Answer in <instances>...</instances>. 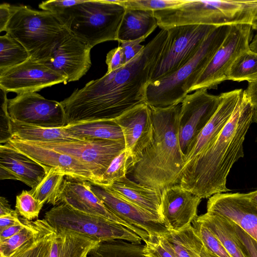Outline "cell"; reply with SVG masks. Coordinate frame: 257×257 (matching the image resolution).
<instances>
[{
  "label": "cell",
  "instance_id": "11",
  "mask_svg": "<svg viewBox=\"0 0 257 257\" xmlns=\"http://www.w3.org/2000/svg\"><path fill=\"white\" fill-rule=\"evenodd\" d=\"M7 111L11 119L28 124L47 128L67 125L61 102L47 99L37 92L17 94L8 99Z\"/></svg>",
  "mask_w": 257,
  "mask_h": 257
},
{
  "label": "cell",
  "instance_id": "30",
  "mask_svg": "<svg viewBox=\"0 0 257 257\" xmlns=\"http://www.w3.org/2000/svg\"><path fill=\"white\" fill-rule=\"evenodd\" d=\"M145 245L121 239L99 243L89 252L87 257H145Z\"/></svg>",
  "mask_w": 257,
  "mask_h": 257
},
{
  "label": "cell",
  "instance_id": "52",
  "mask_svg": "<svg viewBox=\"0 0 257 257\" xmlns=\"http://www.w3.org/2000/svg\"><path fill=\"white\" fill-rule=\"evenodd\" d=\"M251 26L252 29H253L256 31L257 34V14L255 15L252 21Z\"/></svg>",
  "mask_w": 257,
  "mask_h": 257
},
{
  "label": "cell",
  "instance_id": "9",
  "mask_svg": "<svg viewBox=\"0 0 257 257\" xmlns=\"http://www.w3.org/2000/svg\"><path fill=\"white\" fill-rule=\"evenodd\" d=\"M250 24L231 25L223 42L192 87L190 92L199 89L216 88L227 80L231 66L243 52L249 49L251 39Z\"/></svg>",
  "mask_w": 257,
  "mask_h": 257
},
{
  "label": "cell",
  "instance_id": "48",
  "mask_svg": "<svg viewBox=\"0 0 257 257\" xmlns=\"http://www.w3.org/2000/svg\"><path fill=\"white\" fill-rule=\"evenodd\" d=\"M16 210L11 208L10 204L8 200L4 197L0 198V216L5 215L12 214L16 212Z\"/></svg>",
  "mask_w": 257,
  "mask_h": 257
},
{
  "label": "cell",
  "instance_id": "32",
  "mask_svg": "<svg viewBox=\"0 0 257 257\" xmlns=\"http://www.w3.org/2000/svg\"><path fill=\"white\" fill-rule=\"evenodd\" d=\"M30 58L25 47L7 33L0 37V71L18 65Z\"/></svg>",
  "mask_w": 257,
  "mask_h": 257
},
{
  "label": "cell",
  "instance_id": "31",
  "mask_svg": "<svg viewBox=\"0 0 257 257\" xmlns=\"http://www.w3.org/2000/svg\"><path fill=\"white\" fill-rule=\"evenodd\" d=\"M65 176L62 172L52 168L46 172L41 181L29 191L41 203L57 205L58 197Z\"/></svg>",
  "mask_w": 257,
  "mask_h": 257
},
{
  "label": "cell",
  "instance_id": "7",
  "mask_svg": "<svg viewBox=\"0 0 257 257\" xmlns=\"http://www.w3.org/2000/svg\"><path fill=\"white\" fill-rule=\"evenodd\" d=\"M44 219L56 229L73 230L100 242L121 239L140 244L143 240L137 233L119 223L78 211L65 203L47 211Z\"/></svg>",
  "mask_w": 257,
  "mask_h": 257
},
{
  "label": "cell",
  "instance_id": "4",
  "mask_svg": "<svg viewBox=\"0 0 257 257\" xmlns=\"http://www.w3.org/2000/svg\"><path fill=\"white\" fill-rule=\"evenodd\" d=\"M230 26L216 27L185 65L171 74L151 81L147 88L146 103L155 107L180 104L223 42Z\"/></svg>",
  "mask_w": 257,
  "mask_h": 257
},
{
  "label": "cell",
  "instance_id": "18",
  "mask_svg": "<svg viewBox=\"0 0 257 257\" xmlns=\"http://www.w3.org/2000/svg\"><path fill=\"white\" fill-rule=\"evenodd\" d=\"M201 199L179 184L161 191V215L169 231H178L191 224L197 217Z\"/></svg>",
  "mask_w": 257,
  "mask_h": 257
},
{
  "label": "cell",
  "instance_id": "12",
  "mask_svg": "<svg viewBox=\"0 0 257 257\" xmlns=\"http://www.w3.org/2000/svg\"><path fill=\"white\" fill-rule=\"evenodd\" d=\"M40 146L73 157L87 165L100 184L102 175L112 161L125 149L124 141L103 140L36 142Z\"/></svg>",
  "mask_w": 257,
  "mask_h": 257
},
{
  "label": "cell",
  "instance_id": "28",
  "mask_svg": "<svg viewBox=\"0 0 257 257\" xmlns=\"http://www.w3.org/2000/svg\"><path fill=\"white\" fill-rule=\"evenodd\" d=\"M164 236L178 257H201L204 245L192 225L178 231H170Z\"/></svg>",
  "mask_w": 257,
  "mask_h": 257
},
{
  "label": "cell",
  "instance_id": "21",
  "mask_svg": "<svg viewBox=\"0 0 257 257\" xmlns=\"http://www.w3.org/2000/svg\"><path fill=\"white\" fill-rule=\"evenodd\" d=\"M46 174L41 165L7 143L0 146V179L20 181L35 187Z\"/></svg>",
  "mask_w": 257,
  "mask_h": 257
},
{
  "label": "cell",
  "instance_id": "40",
  "mask_svg": "<svg viewBox=\"0 0 257 257\" xmlns=\"http://www.w3.org/2000/svg\"><path fill=\"white\" fill-rule=\"evenodd\" d=\"M84 0H55L42 2L39 7L42 11L49 12L56 15L62 13L66 9L80 4Z\"/></svg>",
  "mask_w": 257,
  "mask_h": 257
},
{
  "label": "cell",
  "instance_id": "10",
  "mask_svg": "<svg viewBox=\"0 0 257 257\" xmlns=\"http://www.w3.org/2000/svg\"><path fill=\"white\" fill-rule=\"evenodd\" d=\"M221 101V94L212 95L205 89L188 94L181 103L178 138L185 159L199 134L211 119Z\"/></svg>",
  "mask_w": 257,
  "mask_h": 257
},
{
  "label": "cell",
  "instance_id": "54",
  "mask_svg": "<svg viewBox=\"0 0 257 257\" xmlns=\"http://www.w3.org/2000/svg\"><path fill=\"white\" fill-rule=\"evenodd\" d=\"M256 14H257V10H256Z\"/></svg>",
  "mask_w": 257,
  "mask_h": 257
},
{
  "label": "cell",
  "instance_id": "19",
  "mask_svg": "<svg viewBox=\"0 0 257 257\" xmlns=\"http://www.w3.org/2000/svg\"><path fill=\"white\" fill-rule=\"evenodd\" d=\"M113 121L121 128L125 149L131 153L135 164L153 140V124L149 105L146 103L136 105Z\"/></svg>",
  "mask_w": 257,
  "mask_h": 257
},
{
  "label": "cell",
  "instance_id": "51",
  "mask_svg": "<svg viewBox=\"0 0 257 257\" xmlns=\"http://www.w3.org/2000/svg\"><path fill=\"white\" fill-rule=\"evenodd\" d=\"M201 257H218L211 251L207 249L205 246L202 251Z\"/></svg>",
  "mask_w": 257,
  "mask_h": 257
},
{
  "label": "cell",
  "instance_id": "2",
  "mask_svg": "<svg viewBox=\"0 0 257 257\" xmlns=\"http://www.w3.org/2000/svg\"><path fill=\"white\" fill-rule=\"evenodd\" d=\"M254 107L243 90L230 118L209 147L183 167L179 184L201 199L229 191L227 176L243 157V142L253 122Z\"/></svg>",
  "mask_w": 257,
  "mask_h": 257
},
{
  "label": "cell",
  "instance_id": "36",
  "mask_svg": "<svg viewBox=\"0 0 257 257\" xmlns=\"http://www.w3.org/2000/svg\"><path fill=\"white\" fill-rule=\"evenodd\" d=\"M43 205L29 191L23 190L16 197V210L23 218L29 221L38 217Z\"/></svg>",
  "mask_w": 257,
  "mask_h": 257
},
{
  "label": "cell",
  "instance_id": "6",
  "mask_svg": "<svg viewBox=\"0 0 257 257\" xmlns=\"http://www.w3.org/2000/svg\"><path fill=\"white\" fill-rule=\"evenodd\" d=\"M125 8L118 1L84 0L57 15L67 29L91 49L116 41Z\"/></svg>",
  "mask_w": 257,
  "mask_h": 257
},
{
  "label": "cell",
  "instance_id": "25",
  "mask_svg": "<svg viewBox=\"0 0 257 257\" xmlns=\"http://www.w3.org/2000/svg\"><path fill=\"white\" fill-rule=\"evenodd\" d=\"M7 128L9 139L36 142L87 140L72 136L63 127L47 128L28 124L12 120L9 115L7 120Z\"/></svg>",
  "mask_w": 257,
  "mask_h": 257
},
{
  "label": "cell",
  "instance_id": "16",
  "mask_svg": "<svg viewBox=\"0 0 257 257\" xmlns=\"http://www.w3.org/2000/svg\"><path fill=\"white\" fill-rule=\"evenodd\" d=\"M89 183L93 192L108 210L130 225L147 231L150 238L164 236L170 232L160 217L125 200L104 186Z\"/></svg>",
  "mask_w": 257,
  "mask_h": 257
},
{
  "label": "cell",
  "instance_id": "14",
  "mask_svg": "<svg viewBox=\"0 0 257 257\" xmlns=\"http://www.w3.org/2000/svg\"><path fill=\"white\" fill-rule=\"evenodd\" d=\"M5 143L42 165L46 172L54 168L63 173L66 177L99 183L87 165L69 155L33 142L9 139Z\"/></svg>",
  "mask_w": 257,
  "mask_h": 257
},
{
  "label": "cell",
  "instance_id": "29",
  "mask_svg": "<svg viewBox=\"0 0 257 257\" xmlns=\"http://www.w3.org/2000/svg\"><path fill=\"white\" fill-rule=\"evenodd\" d=\"M55 229L45 219H41L40 230L10 257H49Z\"/></svg>",
  "mask_w": 257,
  "mask_h": 257
},
{
  "label": "cell",
  "instance_id": "23",
  "mask_svg": "<svg viewBox=\"0 0 257 257\" xmlns=\"http://www.w3.org/2000/svg\"><path fill=\"white\" fill-rule=\"evenodd\" d=\"M100 242L65 229H55L49 257H87Z\"/></svg>",
  "mask_w": 257,
  "mask_h": 257
},
{
  "label": "cell",
  "instance_id": "33",
  "mask_svg": "<svg viewBox=\"0 0 257 257\" xmlns=\"http://www.w3.org/2000/svg\"><path fill=\"white\" fill-rule=\"evenodd\" d=\"M227 80L240 82L257 80V53L249 50L242 53L229 68Z\"/></svg>",
  "mask_w": 257,
  "mask_h": 257
},
{
  "label": "cell",
  "instance_id": "44",
  "mask_svg": "<svg viewBox=\"0 0 257 257\" xmlns=\"http://www.w3.org/2000/svg\"><path fill=\"white\" fill-rule=\"evenodd\" d=\"M15 6L4 3L0 5V32L5 31L7 24L14 12Z\"/></svg>",
  "mask_w": 257,
  "mask_h": 257
},
{
  "label": "cell",
  "instance_id": "13",
  "mask_svg": "<svg viewBox=\"0 0 257 257\" xmlns=\"http://www.w3.org/2000/svg\"><path fill=\"white\" fill-rule=\"evenodd\" d=\"M67 82L66 77L48 64L30 58L18 65L0 71V88L17 94L36 92L47 87Z\"/></svg>",
  "mask_w": 257,
  "mask_h": 257
},
{
  "label": "cell",
  "instance_id": "5",
  "mask_svg": "<svg viewBox=\"0 0 257 257\" xmlns=\"http://www.w3.org/2000/svg\"><path fill=\"white\" fill-rule=\"evenodd\" d=\"M68 31L56 15L25 6H15L5 30L25 47L31 59L43 63L51 60Z\"/></svg>",
  "mask_w": 257,
  "mask_h": 257
},
{
  "label": "cell",
  "instance_id": "49",
  "mask_svg": "<svg viewBox=\"0 0 257 257\" xmlns=\"http://www.w3.org/2000/svg\"><path fill=\"white\" fill-rule=\"evenodd\" d=\"M243 195L257 207V189L248 193H243Z\"/></svg>",
  "mask_w": 257,
  "mask_h": 257
},
{
  "label": "cell",
  "instance_id": "37",
  "mask_svg": "<svg viewBox=\"0 0 257 257\" xmlns=\"http://www.w3.org/2000/svg\"><path fill=\"white\" fill-rule=\"evenodd\" d=\"M192 224L207 249L218 257H231L219 240L196 218L192 221Z\"/></svg>",
  "mask_w": 257,
  "mask_h": 257
},
{
  "label": "cell",
  "instance_id": "20",
  "mask_svg": "<svg viewBox=\"0 0 257 257\" xmlns=\"http://www.w3.org/2000/svg\"><path fill=\"white\" fill-rule=\"evenodd\" d=\"M207 212L231 220L257 240V207L243 193H223L209 198Z\"/></svg>",
  "mask_w": 257,
  "mask_h": 257
},
{
  "label": "cell",
  "instance_id": "8",
  "mask_svg": "<svg viewBox=\"0 0 257 257\" xmlns=\"http://www.w3.org/2000/svg\"><path fill=\"white\" fill-rule=\"evenodd\" d=\"M216 27L185 25L166 29L167 38L153 71L151 81L173 73L188 62Z\"/></svg>",
  "mask_w": 257,
  "mask_h": 257
},
{
  "label": "cell",
  "instance_id": "3",
  "mask_svg": "<svg viewBox=\"0 0 257 257\" xmlns=\"http://www.w3.org/2000/svg\"><path fill=\"white\" fill-rule=\"evenodd\" d=\"M149 106L153 142L131 172L137 183L162 191L179 184L185 164L178 138L181 103L166 107Z\"/></svg>",
  "mask_w": 257,
  "mask_h": 257
},
{
  "label": "cell",
  "instance_id": "38",
  "mask_svg": "<svg viewBox=\"0 0 257 257\" xmlns=\"http://www.w3.org/2000/svg\"><path fill=\"white\" fill-rule=\"evenodd\" d=\"M126 9L157 11L182 4L185 0H117Z\"/></svg>",
  "mask_w": 257,
  "mask_h": 257
},
{
  "label": "cell",
  "instance_id": "1",
  "mask_svg": "<svg viewBox=\"0 0 257 257\" xmlns=\"http://www.w3.org/2000/svg\"><path fill=\"white\" fill-rule=\"evenodd\" d=\"M167 35V30L161 29L133 60L76 89L61 101L68 125L113 120L136 105L146 103L147 88Z\"/></svg>",
  "mask_w": 257,
  "mask_h": 257
},
{
  "label": "cell",
  "instance_id": "27",
  "mask_svg": "<svg viewBox=\"0 0 257 257\" xmlns=\"http://www.w3.org/2000/svg\"><path fill=\"white\" fill-rule=\"evenodd\" d=\"M62 127L72 136L83 140L124 141L121 128L113 120L80 122Z\"/></svg>",
  "mask_w": 257,
  "mask_h": 257
},
{
  "label": "cell",
  "instance_id": "50",
  "mask_svg": "<svg viewBox=\"0 0 257 257\" xmlns=\"http://www.w3.org/2000/svg\"><path fill=\"white\" fill-rule=\"evenodd\" d=\"M249 49L251 51L257 53V34L254 36L251 43H250Z\"/></svg>",
  "mask_w": 257,
  "mask_h": 257
},
{
  "label": "cell",
  "instance_id": "53",
  "mask_svg": "<svg viewBox=\"0 0 257 257\" xmlns=\"http://www.w3.org/2000/svg\"><path fill=\"white\" fill-rule=\"evenodd\" d=\"M253 121L257 123V108H254Z\"/></svg>",
  "mask_w": 257,
  "mask_h": 257
},
{
  "label": "cell",
  "instance_id": "34",
  "mask_svg": "<svg viewBox=\"0 0 257 257\" xmlns=\"http://www.w3.org/2000/svg\"><path fill=\"white\" fill-rule=\"evenodd\" d=\"M41 219L28 221L27 226L21 231L5 240H0V257H10L27 241L39 232Z\"/></svg>",
  "mask_w": 257,
  "mask_h": 257
},
{
  "label": "cell",
  "instance_id": "22",
  "mask_svg": "<svg viewBox=\"0 0 257 257\" xmlns=\"http://www.w3.org/2000/svg\"><path fill=\"white\" fill-rule=\"evenodd\" d=\"M105 187L125 200L162 219L161 190L135 182L126 176Z\"/></svg>",
  "mask_w": 257,
  "mask_h": 257
},
{
  "label": "cell",
  "instance_id": "24",
  "mask_svg": "<svg viewBox=\"0 0 257 257\" xmlns=\"http://www.w3.org/2000/svg\"><path fill=\"white\" fill-rule=\"evenodd\" d=\"M196 219L212 232L231 257H248L231 220L210 212L197 216Z\"/></svg>",
  "mask_w": 257,
  "mask_h": 257
},
{
  "label": "cell",
  "instance_id": "41",
  "mask_svg": "<svg viewBox=\"0 0 257 257\" xmlns=\"http://www.w3.org/2000/svg\"><path fill=\"white\" fill-rule=\"evenodd\" d=\"M232 222L236 234L243 244L248 257H257V240L237 224Z\"/></svg>",
  "mask_w": 257,
  "mask_h": 257
},
{
  "label": "cell",
  "instance_id": "35",
  "mask_svg": "<svg viewBox=\"0 0 257 257\" xmlns=\"http://www.w3.org/2000/svg\"><path fill=\"white\" fill-rule=\"evenodd\" d=\"M134 164L131 153L125 149L112 161L102 175L99 185L108 186L125 177Z\"/></svg>",
  "mask_w": 257,
  "mask_h": 257
},
{
  "label": "cell",
  "instance_id": "43",
  "mask_svg": "<svg viewBox=\"0 0 257 257\" xmlns=\"http://www.w3.org/2000/svg\"><path fill=\"white\" fill-rule=\"evenodd\" d=\"M145 39H140L120 43V46L123 52L125 64L133 60L144 49L145 46L140 44Z\"/></svg>",
  "mask_w": 257,
  "mask_h": 257
},
{
  "label": "cell",
  "instance_id": "26",
  "mask_svg": "<svg viewBox=\"0 0 257 257\" xmlns=\"http://www.w3.org/2000/svg\"><path fill=\"white\" fill-rule=\"evenodd\" d=\"M158 26L154 12L126 9L117 36L119 43L146 39Z\"/></svg>",
  "mask_w": 257,
  "mask_h": 257
},
{
  "label": "cell",
  "instance_id": "15",
  "mask_svg": "<svg viewBox=\"0 0 257 257\" xmlns=\"http://www.w3.org/2000/svg\"><path fill=\"white\" fill-rule=\"evenodd\" d=\"M61 203L67 204L78 211L119 223L137 233L145 242L150 237L145 230L130 225L108 210L93 192L88 181L65 176L58 197V205Z\"/></svg>",
  "mask_w": 257,
  "mask_h": 257
},
{
  "label": "cell",
  "instance_id": "17",
  "mask_svg": "<svg viewBox=\"0 0 257 257\" xmlns=\"http://www.w3.org/2000/svg\"><path fill=\"white\" fill-rule=\"evenodd\" d=\"M91 49L68 31L54 50L52 58L47 64L66 77L68 82L77 81L91 67Z\"/></svg>",
  "mask_w": 257,
  "mask_h": 257
},
{
  "label": "cell",
  "instance_id": "46",
  "mask_svg": "<svg viewBox=\"0 0 257 257\" xmlns=\"http://www.w3.org/2000/svg\"><path fill=\"white\" fill-rule=\"evenodd\" d=\"M17 211L13 213L0 216V230L8 227L22 223Z\"/></svg>",
  "mask_w": 257,
  "mask_h": 257
},
{
  "label": "cell",
  "instance_id": "47",
  "mask_svg": "<svg viewBox=\"0 0 257 257\" xmlns=\"http://www.w3.org/2000/svg\"><path fill=\"white\" fill-rule=\"evenodd\" d=\"M243 92L252 106L257 108V80L249 82Z\"/></svg>",
  "mask_w": 257,
  "mask_h": 257
},
{
  "label": "cell",
  "instance_id": "45",
  "mask_svg": "<svg viewBox=\"0 0 257 257\" xmlns=\"http://www.w3.org/2000/svg\"><path fill=\"white\" fill-rule=\"evenodd\" d=\"M21 220L22 224L12 225L0 230V240L9 238L25 228L28 220L23 218H21Z\"/></svg>",
  "mask_w": 257,
  "mask_h": 257
},
{
  "label": "cell",
  "instance_id": "42",
  "mask_svg": "<svg viewBox=\"0 0 257 257\" xmlns=\"http://www.w3.org/2000/svg\"><path fill=\"white\" fill-rule=\"evenodd\" d=\"M106 63L107 65L106 73L112 72L125 64L124 54L120 46L110 50L106 55Z\"/></svg>",
  "mask_w": 257,
  "mask_h": 257
},
{
  "label": "cell",
  "instance_id": "39",
  "mask_svg": "<svg viewBox=\"0 0 257 257\" xmlns=\"http://www.w3.org/2000/svg\"><path fill=\"white\" fill-rule=\"evenodd\" d=\"M145 243V257H178L164 236L150 237Z\"/></svg>",
  "mask_w": 257,
  "mask_h": 257
}]
</instances>
